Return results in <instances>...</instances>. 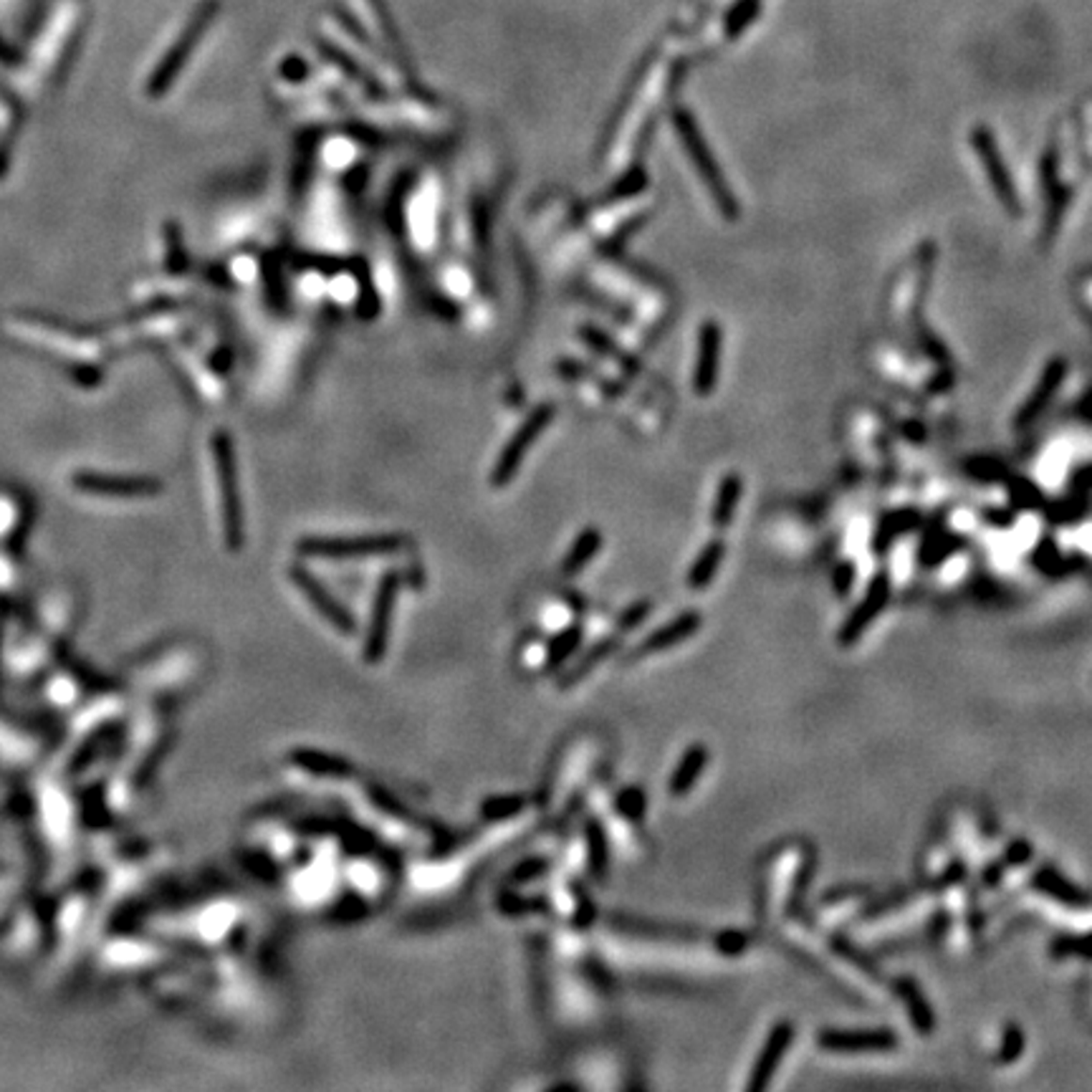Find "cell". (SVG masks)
I'll return each mask as SVG.
<instances>
[{"label":"cell","instance_id":"15","mask_svg":"<svg viewBox=\"0 0 1092 1092\" xmlns=\"http://www.w3.org/2000/svg\"><path fill=\"white\" fill-rule=\"evenodd\" d=\"M623 647V635L617 632V635H609V638H602L599 642H594V645L584 653L579 660H577L572 668H566L562 675H559L557 686L559 690H572L575 686H579L587 675H590L594 668H597L599 663H605L607 657L615 656L617 650Z\"/></svg>","mask_w":1092,"mask_h":1092},{"label":"cell","instance_id":"34","mask_svg":"<svg viewBox=\"0 0 1092 1092\" xmlns=\"http://www.w3.org/2000/svg\"><path fill=\"white\" fill-rule=\"evenodd\" d=\"M647 185V178L645 172L640 170V167H632L630 172H625L623 178L617 180L615 187L609 190V195H607V200H623V198H632V195H638L640 190H645Z\"/></svg>","mask_w":1092,"mask_h":1092},{"label":"cell","instance_id":"42","mask_svg":"<svg viewBox=\"0 0 1092 1092\" xmlns=\"http://www.w3.org/2000/svg\"><path fill=\"white\" fill-rule=\"evenodd\" d=\"M283 76H289L292 81H299L304 73H307V66H304V61H299V58H289L286 64L281 66Z\"/></svg>","mask_w":1092,"mask_h":1092},{"label":"cell","instance_id":"29","mask_svg":"<svg viewBox=\"0 0 1092 1092\" xmlns=\"http://www.w3.org/2000/svg\"><path fill=\"white\" fill-rule=\"evenodd\" d=\"M1050 954L1054 958H1087L1092 961V933L1083 936H1057L1050 943Z\"/></svg>","mask_w":1092,"mask_h":1092},{"label":"cell","instance_id":"4","mask_svg":"<svg viewBox=\"0 0 1092 1092\" xmlns=\"http://www.w3.org/2000/svg\"><path fill=\"white\" fill-rule=\"evenodd\" d=\"M554 413H557L554 404L542 403L536 410H531V415H529L521 425H518V430L511 435V440L506 443L501 455L496 458V466L494 470H491V483H494V488H506V485L514 481V476H516L518 468H521V463H524L526 453H529L531 445L536 443V437L542 435L544 430L549 428V422L554 420Z\"/></svg>","mask_w":1092,"mask_h":1092},{"label":"cell","instance_id":"43","mask_svg":"<svg viewBox=\"0 0 1092 1092\" xmlns=\"http://www.w3.org/2000/svg\"><path fill=\"white\" fill-rule=\"evenodd\" d=\"M1004 873H1006V870H1004V863H994V865L987 867V873H984V882H987V885H999L1004 878Z\"/></svg>","mask_w":1092,"mask_h":1092},{"label":"cell","instance_id":"19","mask_svg":"<svg viewBox=\"0 0 1092 1092\" xmlns=\"http://www.w3.org/2000/svg\"><path fill=\"white\" fill-rule=\"evenodd\" d=\"M76 483L84 485L87 491H99V494H112V496H145L157 494L160 485L157 481H147V478H109V476H79Z\"/></svg>","mask_w":1092,"mask_h":1092},{"label":"cell","instance_id":"10","mask_svg":"<svg viewBox=\"0 0 1092 1092\" xmlns=\"http://www.w3.org/2000/svg\"><path fill=\"white\" fill-rule=\"evenodd\" d=\"M792 1042H794L792 1021H779V1024L771 1027L767 1042L761 1047L759 1057L753 1062L752 1077H749V1083H746V1090L749 1092L767 1090L768 1083L774 1080V1072H777L779 1062L784 1060L786 1050L792 1047Z\"/></svg>","mask_w":1092,"mask_h":1092},{"label":"cell","instance_id":"40","mask_svg":"<svg viewBox=\"0 0 1092 1092\" xmlns=\"http://www.w3.org/2000/svg\"><path fill=\"white\" fill-rule=\"evenodd\" d=\"M1035 564L1039 566L1042 572H1047V575H1057L1062 566V557L1060 551H1057V546L1052 542L1039 544L1035 551Z\"/></svg>","mask_w":1092,"mask_h":1092},{"label":"cell","instance_id":"12","mask_svg":"<svg viewBox=\"0 0 1092 1092\" xmlns=\"http://www.w3.org/2000/svg\"><path fill=\"white\" fill-rule=\"evenodd\" d=\"M719 356H720V329L716 322H705L698 340V364L693 374L698 395H711L719 380Z\"/></svg>","mask_w":1092,"mask_h":1092},{"label":"cell","instance_id":"36","mask_svg":"<svg viewBox=\"0 0 1092 1092\" xmlns=\"http://www.w3.org/2000/svg\"><path fill=\"white\" fill-rule=\"evenodd\" d=\"M546 870H549V863H546V860L529 858L514 867V873H511L509 882L511 885H524V882H531V880H536V878H542Z\"/></svg>","mask_w":1092,"mask_h":1092},{"label":"cell","instance_id":"38","mask_svg":"<svg viewBox=\"0 0 1092 1092\" xmlns=\"http://www.w3.org/2000/svg\"><path fill=\"white\" fill-rule=\"evenodd\" d=\"M1009 496L1017 509H1039V503H1042V496L1035 488V483H1027V481H1014V485H1009Z\"/></svg>","mask_w":1092,"mask_h":1092},{"label":"cell","instance_id":"3","mask_svg":"<svg viewBox=\"0 0 1092 1092\" xmlns=\"http://www.w3.org/2000/svg\"><path fill=\"white\" fill-rule=\"evenodd\" d=\"M407 539L403 534H372V536H307L299 542L301 557L316 559H356L380 557L403 551Z\"/></svg>","mask_w":1092,"mask_h":1092},{"label":"cell","instance_id":"6","mask_svg":"<svg viewBox=\"0 0 1092 1092\" xmlns=\"http://www.w3.org/2000/svg\"><path fill=\"white\" fill-rule=\"evenodd\" d=\"M289 577H292V582L299 587L301 594L311 602V607H314L316 612H319L326 623L332 625L334 630L341 632V635H355L356 620L352 617V612H349L347 607L341 605L340 599L334 597L332 592L326 590V587L309 572L307 566L292 564Z\"/></svg>","mask_w":1092,"mask_h":1092},{"label":"cell","instance_id":"17","mask_svg":"<svg viewBox=\"0 0 1092 1092\" xmlns=\"http://www.w3.org/2000/svg\"><path fill=\"white\" fill-rule=\"evenodd\" d=\"M1065 370H1068V367H1065V362H1062V359H1054V362L1047 364L1042 380H1039L1037 389L1032 392V397H1029L1027 403H1024L1021 413L1017 415V425H1020V428L1029 425V422L1035 420L1037 415L1042 413L1044 407H1047V403H1050L1052 397H1054V392L1060 389L1062 380H1065Z\"/></svg>","mask_w":1092,"mask_h":1092},{"label":"cell","instance_id":"31","mask_svg":"<svg viewBox=\"0 0 1092 1092\" xmlns=\"http://www.w3.org/2000/svg\"><path fill=\"white\" fill-rule=\"evenodd\" d=\"M761 0H736V6L728 10L726 16V33L728 36H738L746 25H752V21L759 13Z\"/></svg>","mask_w":1092,"mask_h":1092},{"label":"cell","instance_id":"39","mask_svg":"<svg viewBox=\"0 0 1092 1092\" xmlns=\"http://www.w3.org/2000/svg\"><path fill=\"white\" fill-rule=\"evenodd\" d=\"M1032 855H1035V847H1032V842L1027 840H1011L1009 845H1006V849H1004V867H1021L1027 865L1029 860H1032Z\"/></svg>","mask_w":1092,"mask_h":1092},{"label":"cell","instance_id":"33","mask_svg":"<svg viewBox=\"0 0 1092 1092\" xmlns=\"http://www.w3.org/2000/svg\"><path fill=\"white\" fill-rule=\"evenodd\" d=\"M1024 1052V1032L1020 1024H1006L1002 1035V1044H999V1062L1002 1065H1011L1017 1062Z\"/></svg>","mask_w":1092,"mask_h":1092},{"label":"cell","instance_id":"24","mask_svg":"<svg viewBox=\"0 0 1092 1092\" xmlns=\"http://www.w3.org/2000/svg\"><path fill=\"white\" fill-rule=\"evenodd\" d=\"M208 18H211V10H202V18H195V24L190 25V31H187V36L182 40H180V46L170 54V58L165 61V66L160 69V73L154 76V91H162L167 84L172 81V76L178 73L180 64H185L187 54H190V49H193L195 39H198V33L205 28V24H208Z\"/></svg>","mask_w":1092,"mask_h":1092},{"label":"cell","instance_id":"14","mask_svg":"<svg viewBox=\"0 0 1092 1092\" xmlns=\"http://www.w3.org/2000/svg\"><path fill=\"white\" fill-rule=\"evenodd\" d=\"M708 761H711V752L704 744L688 746L678 764H675V768H673L671 782H668L671 797L680 799V797H688V794L693 792V786H696V782L704 774V768L708 767Z\"/></svg>","mask_w":1092,"mask_h":1092},{"label":"cell","instance_id":"22","mask_svg":"<svg viewBox=\"0 0 1092 1092\" xmlns=\"http://www.w3.org/2000/svg\"><path fill=\"white\" fill-rule=\"evenodd\" d=\"M723 551H726L723 549V542H719V539H713V542L705 544L686 577V582L690 590H705V587L713 582V577H716L720 562H723Z\"/></svg>","mask_w":1092,"mask_h":1092},{"label":"cell","instance_id":"30","mask_svg":"<svg viewBox=\"0 0 1092 1092\" xmlns=\"http://www.w3.org/2000/svg\"><path fill=\"white\" fill-rule=\"evenodd\" d=\"M615 807L625 819L640 822L647 815V794L640 786H627V789L617 794Z\"/></svg>","mask_w":1092,"mask_h":1092},{"label":"cell","instance_id":"23","mask_svg":"<svg viewBox=\"0 0 1092 1092\" xmlns=\"http://www.w3.org/2000/svg\"><path fill=\"white\" fill-rule=\"evenodd\" d=\"M582 640L584 630L579 625H569V627H564L559 635H554L549 647H546V656H544V671L551 673L559 671L562 665H566V660L572 656H577V650L582 647Z\"/></svg>","mask_w":1092,"mask_h":1092},{"label":"cell","instance_id":"18","mask_svg":"<svg viewBox=\"0 0 1092 1092\" xmlns=\"http://www.w3.org/2000/svg\"><path fill=\"white\" fill-rule=\"evenodd\" d=\"M893 989H895V994H898L900 1002L906 1004L908 1020L913 1021V1027L918 1029L923 1037H928L930 1032L936 1029V1017H933V1009H930L928 999H926V994L921 991V987H918L913 979L903 976V979H895Z\"/></svg>","mask_w":1092,"mask_h":1092},{"label":"cell","instance_id":"11","mask_svg":"<svg viewBox=\"0 0 1092 1092\" xmlns=\"http://www.w3.org/2000/svg\"><path fill=\"white\" fill-rule=\"evenodd\" d=\"M971 139H973V150H976V154H979L981 165H984V170H987L989 180H991V185H994L996 198L1004 202V208H1006V211L1020 213V198H1017V193H1014V185H1011L1009 172H1006V167H1004L1002 152H999V147H996L994 135H991L989 130H984V127H979V130H973V137Z\"/></svg>","mask_w":1092,"mask_h":1092},{"label":"cell","instance_id":"21","mask_svg":"<svg viewBox=\"0 0 1092 1092\" xmlns=\"http://www.w3.org/2000/svg\"><path fill=\"white\" fill-rule=\"evenodd\" d=\"M584 840H587V865H590L592 878L602 882L607 878V870H609V840H607L605 827L599 819H587Z\"/></svg>","mask_w":1092,"mask_h":1092},{"label":"cell","instance_id":"25","mask_svg":"<svg viewBox=\"0 0 1092 1092\" xmlns=\"http://www.w3.org/2000/svg\"><path fill=\"white\" fill-rule=\"evenodd\" d=\"M738 496H741V478L738 476L723 478V481H720L719 496H716V506H713V514H711L713 524L719 526V529H723V526L731 524V518H734V514H736Z\"/></svg>","mask_w":1092,"mask_h":1092},{"label":"cell","instance_id":"28","mask_svg":"<svg viewBox=\"0 0 1092 1092\" xmlns=\"http://www.w3.org/2000/svg\"><path fill=\"white\" fill-rule=\"evenodd\" d=\"M915 524H918V516H915L913 511H898V514H890V516L882 521L878 536H875V549L885 551L888 549V544L893 542L895 536L906 534V531L915 529Z\"/></svg>","mask_w":1092,"mask_h":1092},{"label":"cell","instance_id":"27","mask_svg":"<svg viewBox=\"0 0 1092 1092\" xmlns=\"http://www.w3.org/2000/svg\"><path fill=\"white\" fill-rule=\"evenodd\" d=\"M316 46H319V51H322L324 56L332 58L334 66H340L341 71H347L349 76H352V79H356V84H362L364 89L370 91V94H374V97H377V94H382V89L377 87V84H374L372 76H370L367 71H362V69L355 64V58H349L347 54H341V51L337 49V46H332V43H322V40H319Z\"/></svg>","mask_w":1092,"mask_h":1092},{"label":"cell","instance_id":"16","mask_svg":"<svg viewBox=\"0 0 1092 1092\" xmlns=\"http://www.w3.org/2000/svg\"><path fill=\"white\" fill-rule=\"evenodd\" d=\"M1032 885H1035L1042 895L1057 900L1062 906L1084 908L1090 903V895L1083 888H1077L1075 882H1069L1062 873H1057V867L1042 865L1032 875Z\"/></svg>","mask_w":1092,"mask_h":1092},{"label":"cell","instance_id":"5","mask_svg":"<svg viewBox=\"0 0 1092 1092\" xmlns=\"http://www.w3.org/2000/svg\"><path fill=\"white\" fill-rule=\"evenodd\" d=\"M400 594V577L395 572H389L380 579L377 592H374L372 602V615H370V627L364 635L362 657L364 663L377 665L388 657L389 645V632H392V617H395V602Z\"/></svg>","mask_w":1092,"mask_h":1092},{"label":"cell","instance_id":"20","mask_svg":"<svg viewBox=\"0 0 1092 1092\" xmlns=\"http://www.w3.org/2000/svg\"><path fill=\"white\" fill-rule=\"evenodd\" d=\"M602 549V531L594 526H587L579 531V536L572 544V549L566 551V557L562 559V575L577 577L582 575L592 559L597 557Z\"/></svg>","mask_w":1092,"mask_h":1092},{"label":"cell","instance_id":"41","mask_svg":"<svg viewBox=\"0 0 1092 1092\" xmlns=\"http://www.w3.org/2000/svg\"><path fill=\"white\" fill-rule=\"evenodd\" d=\"M855 584V564L852 562H840L832 572V587L840 597H847L849 590Z\"/></svg>","mask_w":1092,"mask_h":1092},{"label":"cell","instance_id":"1","mask_svg":"<svg viewBox=\"0 0 1092 1092\" xmlns=\"http://www.w3.org/2000/svg\"><path fill=\"white\" fill-rule=\"evenodd\" d=\"M213 458H215V473H218L223 536H226L228 549L241 551L245 544V514H243L241 491H238L233 440L228 433H218L213 437Z\"/></svg>","mask_w":1092,"mask_h":1092},{"label":"cell","instance_id":"32","mask_svg":"<svg viewBox=\"0 0 1092 1092\" xmlns=\"http://www.w3.org/2000/svg\"><path fill=\"white\" fill-rule=\"evenodd\" d=\"M958 549H961V539H956V536H933V539H928L926 546H923L921 557L926 564L933 566L941 564L943 559H948Z\"/></svg>","mask_w":1092,"mask_h":1092},{"label":"cell","instance_id":"37","mask_svg":"<svg viewBox=\"0 0 1092 1092\" xmlns=\"http://www.w3.org/2000/svg\"><path fill=\"white\" fill-rule=\"evenodd\" d=\"M650 602L647 599H640V602H635V605H630L627 609H625L623 615L617 617V632L620 635H625V632H632L635 627H640L642 625V620H647V615H650Z\"/></svg>","mask_w":1092,"mask_h":1092},{"label":"cell","instance_id":"7","mask_svg":"<svg viewBox=\"0 0 1092 1092\" xmlns=\"http://www.w3.org/2000/svg\"><path fill=\"white\" fill-rule=\"evenodd\" d=\"M817 1044L834 1054H867V1052H890L898 1047V1035L893 1029H822Z\"/></svg>","mask_w":1092,"mask_h":1092},{"label":"cell","instance_id":"9","mask_svg":"<svg viewBox=\"0 0 1092 1092\" xmlns=\"http://www.w3.org/2000/svg\"><path fill=\"white\" fill-rule=\"evenodd\" d=\"M701 625H704V617L698 615V612H683V615H678L675 620H671V623L660 625V627H657L656 632H650L645 640H640L638 645L632 647L630 653L625 656V663H638L642 657L657 656V653H665V650H671V647L686 642L688 638H693V635L701 630Z\"/></svg>","mask_w":1092,"mask_h":1092},{"label":"cell","instance_id":"35","mask_svg":"<svg viewBox=\"0 0 1092 1092\" xmlns=\"http://www.w3.org/2000/svg\"><path fill=\"white\" fill-rule=\"evenodd\" d=\"M749 943H752V939L746 936L744 930H736V928H728V930H720L719 936H716V951L723 956H741L749 948Z\"/></svg>","mask_w":1092,"mask_h":1092},{"label":"cell","instance_id":"26","mask_svg":"<svg viewBox=\"0 0 1092 1092\" xmlns=\"http://www.w3.org/2000/svg\"><path fill=\"white\" fill-rule=\"evenodd\" d=\"M526 809V797L521 794H494L481 801V817L485 822H503L521 815Z\"/></svg>","mask_w":1092,"mask_h":1092},{"label":"cell","instance_id":"2","mask_svg":"<svg viewBox=\"0 0 1092 1092\" xmlns=\"http://www.w3.org/2000/svg\"><path fill=\"white\" fill-rule=\"evenodd\" d=\"M673 121H675V132H678L680 142L686 147V152L690 154V160L696 165L698 175L704 180V185L708 187V193L713 195V200H716V205L720 208V213H723L726 218H736L738 213L736 198H734V193L728 190L726 180L720 175L719 165L713 160L711 150L705 145V139L704 135H701V130H698L693 114L686 112V109H675Z\"/></svg>","mask_w":1092,"mask_h":1092},{"label":"cell","instance_id":"13","mask_svg":"<svg viewBox=\"0 0 1092 1092\" xmlns=\"http://www.w3.org/2000/svg\"><path fill=\"white\" fill-rule=\"evenodd\" d=\"M289 761H292L296 768H301V771H307V774H314V777H322V779L355 777V767H352V761L341 759V756H337V753H324V752H316V749H304V746H296V749H292V752H289Z\"/></svg>","mask_w":1092,"mask_h":1092},{"label":"cell","instance_id":"8","mask_svg":"<svg viewBox=\"0 0 1092 1092\" xmlns=\"http://www.w3.org/2000/svg\"><path fill=\"white\" fill-rule=\"evenodd\" d=\"M890 587H893V584H890V577L885 575V572H880V575H875L873 579H870L867 592L863 594L858 607H855V609L845 617V623H842L840 635H837L840 645L845 647L855 645V642L865 635L867 627L880 617V612L885 609V605H888Z\"/></svg>","mask_w":1092,"mask_h":1092}]
</instances>
